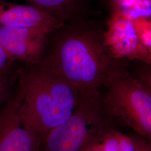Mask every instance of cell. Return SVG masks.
I'll list each match as a JSON object with an SVG mask.
<instances>
[{"label":"cell","mask_w":151,"mask_h":151,"mask_svg":"<svg viewBox=\"0 0 151 151\" xmlns=\"http://www.w3.org/2000/svg\"><path fill=\"white\" fill-rule=\"evenodd\" d=\"M50 33L39 28L2 27L0 45L11 62L18 60L29 65H36L45 57Z\"/></svg>","instance_id":"cell-5"},{"label":"cell","mask_w":151,"mask_h":151,"mask_svg":"<svg viewBox=\"0 0 151 151\" xmlns=\"http://www.w3.org/2000/svg\"><path fill=\"white\" fill-rule=\"evenodd\" d=\"M42 62L81 93L100 92L118 60L106 48L103 35L86 27L63 30Z\"/></svg>","instance_id":"cell-1"},{"label":"cell","mask_w":151,"mask_h":151,"mask_svg":"<svg viewBox=\"0 0 151 151\" xmlns=\"http://www.w3.org/2000/svg\"><path fill=\"white\" fill-rule=\"evenodd\" d=\"M105 113L100 92L80 93L74 113L44 137L41 151H83L101 142L110 130L104 118Z\"/></svg>","instance_id":"cell-4"},{"label":"cell","mask_w":151,"mask_h":151,"mask_svg":"<svg viewBox=\"0 0 151 151\" xmlns=\"http://www.w3.org/2000/svg\"><path fill=\"white\" fill-rule=\"evenodd\" d=\"M138 32V53L137 60L151 64V29L150 20L134 22Z\"/></svg>","instance_id":"cell-10"},{"label":"cell","mask_w":151,"mask_h":151,"mask_svg":"<svg viewBox=\"0 0 151 151\" xmlns=\"http://www.w3.org/2000/svg\"><path fill=\"white\" fill-rule=\"evenodd\" d=\"M11 62L5 50L0 45V75H4Z\"/></svg>","instance_id":"cell-15"},{"label":"cell","mask_w":151,"mask_h":151,"mask_svg":"<svg viewBox=\"0 0 151 151\" xmlns=\"http://www.w3.org/2000/svg\"><path fill=\"white\" fill-rule=\"evenodd\" d=\"M9 89L7 84V81L5 76L0 75V109L5 104L9 98Z\"/></svg>","instance_id":"cell-14"},{"label":"cell","mask_w":151,"mask_h":151,"mask_svg":"<svg viewBox=\"0 0 151 151\" xmlns=\"http://www.w3.org/2000/svg\"><path fill=\"white\" fill-rule=\"evenodd\" d=\"M138 143L139 141L121 133L118 151H137Z\"/></svg>","instance_id":"cell-13"},{"label":"cell","mask_w":151,"mask_h":151,"mask_svg":"<svg viewBox=\"0 0 151 151\" xmlns=\"http://www.w3.org/2000/svg\"><path fill=\"white\" fill-rule=\"evenodd\" d=\"M63 25L62 19L39 7L0 0V27H34L52 32Z\"/></svg>","instance_id":"cell-7"},{"label":"cell","mask_w":151,"mask_h":151,"mask_svg":"<svg viewBox=\"0 0 151 151\" xmlns=\"http://www.w3.org/2000/svg\"><path fill=\"white\" fill-rule=\"evenodd\" d=\"M22 95L19 84L16 94L0 109V151H41L42 141L24 126L20 118Z\"/></svg>","instance_id":"cell-6"},{"label":"cell","mask_w":151,"mask_h":151,"mask_svg":"<svg viewBox=\"0 0 151 151\" xmlns=\"http://www.w3.org/2000/svg\"><path fill=\"white\" fill-rule=\"evenodd\" d=\"M103 37L104 44L114 59L137 60L138 32L134 22L114 13Z\"/></svg>","instance_id":"cell-8"},{"label":"cell","mask_w":151,"mask_h":151,"mask_svg":"<svg viewBox=\"0 0 151 151\" xmlns=\"http://www.w3.org/2000/svg\"><path fill=\"white\" fill-rule=\"evenodd\" d=\"M29 66L20 76L23 95L19 114L24 126L42 141L74 113L80 92L42 61Z\"/></svg>","instance_id":"cell-2"},{"label":"cell","mask_w":151,"mask_h":151,"mask_svg":"<svg viewBox=\"0 0 151 151\" xmlns=\"http://www.w3.org/2000/svg\"><path fill=\"white\" fill-rule=\"evenodd\" d=\"M83 151H103L101 146L100 142L93 144L92 145L88 147Z\"/></svg>","instance_id":"cell-17"},{"label":"cell","mask_w":151,"mask_h":151,"mask_svg":"<svg viewBox=\"0 0 151 151\" xmlns=\"http://www.w3.org/2000/svg\"><path fill=\"white\" fill-rule=\"evenodd\" d=\"M118 14L132 22L150 20L151 0H135L114 9Z\"/></svg>","instance_id":"cell-9"},{"label":"cell","mask_w":151,"mask_h":151,"mask_svg":"<svg viewBox=\"0 0 151 151\" xmlns=\"http://www.w3.org/2000/svg\"><path fill=\"white\" fill-rule=\"evenodd\" d=\"M104 86L106 95L102 99L105 113L121 120L148 139L151 137V91L118 63Z\"/></svg>","instance_id":"cell-3"},{"label":"cell","mask_w":151,"mask_h":151,"mask_svg":"<svg viewBox=\"0 0 151 151\" xmlns=\"http://www.w3.org/2000/svg\"><path fill=\"white\" fill-rule=\"evenodd\" d=\"M110 1L113 6L114 9H115L121 6L124 5L125 4H127L133 1H135V0H110Z\"/></svg>","instance_id":"cell-16"},{"label":"cell","mask_w":151,"mask_h":151,"mask_svg":"<svg viewBox=\"0 0 151 151\" xmlns=\"http://www.w3.org/2000/svg\"><path fill=\"white\" fill-rule=\"evenodd\" d=\"M137 151H151V148L148 145L139 141L138 149Z\"/></svg>","instance_id":"cell-18"},{"label":"cell","mask_w":151,"mask_h":151,"mask_svg":"<svg viewBox=\"0 0 151 151\" xmlns=\"http://www.w3.org/2000/svg\"><path fill=\"white\" fill-rule=\"evenodd\" d=\"M121 133L113 130L108 132L100 142L103 151H119V140Z\"/></svg>","instance_id":"cell-12"},{"label":"cell","mask_w":151,"mask_h":151,"mask_svg":"<svg viewBox=\"0 0 151 151\" xmlns=\"http://www.w3.org/2000/svg\"><path fill=\"white\" fill-rule=\"evenodd\" d=\"M32 5L49 12L57 16L58 12L68 4L70 0H25Z\"/></svg>","instance_id":"cell-11"}]
</instances>
